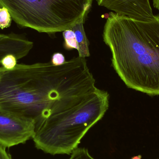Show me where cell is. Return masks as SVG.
Masks as SVG:
<instances>
[{"instance_id": "9c48e42d", "label": "cell", "mask_w": 159, "mask_h": 159, "mask_svg": "<svg viewBox=\"0 0 159 159\" xmlns=\"http://www.w3.org/2000/svg\"><path fill=\"white\" fill-rule=\"evenodd\" d=\"M69 159H95L84 148H77L73 151Z\"/></svg>"}, {"instance_id": "8992f818", "label": "cell", "mask_w": 159, "mask_h": 159, "mask_svg": "<svg viewBox=\"0 0 159 159\" xmlns=\"http://www.w3.org/2000/svg\"><path fill=\"white\" fill-rule=\"evenodd\" d=\"M84 18L82 19L71 29L74 32L78 44V56L85 58L90 57V54L89 49V42L84 30Z\"/></svg>"}, {"instance_id": "8fae6325", "label": "cell", "mask_w": 159, "mask_h": 159, "mask_svg": "<svg viewBox=\"0 0 159 159\" xmlns=\"http://www.w3.org/2000/svg\"><path fill=\"white\" fill-rule=\"evenodd\" d=\"M51 62L54 66H61L66 62L65 57L61 53L56 52L54 53L51 57Z\"/></svg>"}, {"instance_id": "7c38bea8", "label": "cell", "mask_w": 159, "mask_h": 159, "mask_svg": "<svg viewBox=\"0 0 159 159\" xmlns=\"http://www.w3.org/2000/svg\"><path fill=\"white\" fill-rule=\"evenodd\" d=\"M0 159H12L11 156L7 152L5 148L0 145Z\"/></svg>"}, {"instance_id": "3957f363", "label": "cell", "mask_w": 159, "mask_h": 159, "mask_svg": "<svg viewBox=\"0 0 159 159\" xmlns=\"http://www.w3.org/2000/svg\"><path fill=\"white\" fill-rule=\"evenodd\" d=\"M35 123L32 119L0 111V145L9 148L32 139Z\"/></svg>"}, {"instance_id": "6da1fadb", "label": "cell", "mask_w": 159, "mask_h": 159, "mask_svg": "<svg viewBox=\"0 0 159 159\" xmlns=\"http://www.w3.org/2000/svg\"><path fill=\"white\" fill-rule=\"evenodd\" d=\"M103 39L112 65L128 88L159 95V15L143 21L111 12Z\"/></svg>"}, {"instance_id": "ba28073f", "label": "cell", "mask_w": 159, "mask_h": 159, "mask_svg": "<svg viewBox=\"0 0 159 159\" xmlns=\"http://www.w3.org/2000/svg\"><path fill=\"white\" fill-rule=\"evenodd\" d=\"M12 19L7 8H0V29L2 30L9 28L11 26Z\"/></svg>"}, {"instance_id": "7a4b0ae2", "label": "cell", "mask_w": 159, "mask_h": 159, "mask_svg": "<svg viewBox=\"0 0 159 159\" xmlns=\"http://www.w3.org/2000/svg\"><path fill=\"white\" fill-rule=\"evenodd\" d=\"M92 0H0L21 28L54 34L71 29L85 18Z\"/></svg>"}, {"instance_id": "5b68a950", "label": "cell", "mask_w": 159, "mask_h": 159, "mask_svg": "<svg viewBox=\"0 0 159 159\" xmlns=\"http://www.w3.org/2000/svg\"><path fill=\"white\" fill-rule=\"evenodd\" d=\"M33 46V43L22 34H0V65L6 55L11 54L20 59L29 54Z\"/></svg>"}, {"instance_id": "30bf717a", "label": "cell", "mask_w": 159, "mask_h": 159, "mask_svg": "<svg viewBox=\"0 0 159 159\" xmlns=\"http://www.w3.org/2000/svg\"><path fill=\"white\" fill-rule=\"evenodd\" d=\"M17 59L13 55L9 54L5 56L1 61V66L7 70H12L16 66Z\"/></svg>"}, {"instance_id": "4fadbf2b", "label": "cell", "mask_w": 159, "mask_h": 159, "mask_svg": "<svg viewBox=\"0 0 159 159\" xmlns=\"http://www.w3.org/2000/svg\"><path fill=\"white\" fill-rule=\"evenodd\" d=\"M152 1H153V6L159 12V0H152Z\"/></svg>"}, {"instance_id": "52a82bcc", "label": "cell", "mask_w": 159, "mask_h": 159, "mask_svg": "<svg viewBox=\"0 0 159 159\" xmlns=\"http://www.w3.org/2000/svg\"><path fill=\"white\" fill-rule=\"evenodd\" d=\"M64 38V48L68 50L78 49V44L75 39V34L71 29L63 32Z\"/></svg>"}, {"instance_id": "277c9868", "label": "cell", "mask_w": 159, "mask_h": 159, "mask_svg": "<svg viewBox=\"0 0 159 159\" xmlns=\"http://www.w3.org/2000/svg\"><path fill=\"white\" fill-rule=\"evenodd\" d=\"M100 6L131 18L149 21L156 18L150 0H96Z\"/></svg>"}, {"instance_id": "5bb4252c", "label": "cell", "mask_w": 159, "mask_h": 159, "mask_svg": "<svg viewBox=\"0 0 159 159\" xmlns=\"http://www.w3.org/2000/svg\"><path fill=\"white\" fill-rule=\"evenodd\" d=\"M142 156L141 155H138V156H134L132 157L131 159H142Z\"/></svg>"}]
</instances>
